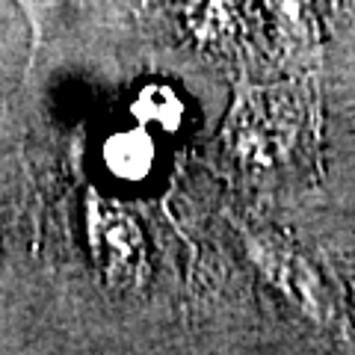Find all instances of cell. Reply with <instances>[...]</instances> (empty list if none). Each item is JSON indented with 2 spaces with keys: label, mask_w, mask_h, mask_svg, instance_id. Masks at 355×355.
<instances>
[{
  "label": "cell",
  "mask_w": 355,
  "mask_h": 355,
  "mask_svg": "<svg viewBox=\"0 0 355 355\" xmlns=\"http://www.w3.org/2000/svg\"><path fill=\"white\" fill-rule=\"evenodd\" d=\"M154 163V146L146 133H119L107 142V166L125 181L146 178Z\"/></svg>",
  "instance_id": "cell-1"
},
{
  "label": "cell",
  "mask_w": 355,
  "mask_h": 355,
  "mask_svg": "<svg viewBox=\"0 0 355 355\" xmlns=\"http://www.w3.org/2000/svg\"><path fill=\"white\" fill-rule=\"evenodd\" d=\"M137 116L146 125H160V128H178L181 121V101L175 98L172 89L166 86H148L137 101Z\"/></svg>",
  "instance_id": "cell-2"
}]
</instances>
